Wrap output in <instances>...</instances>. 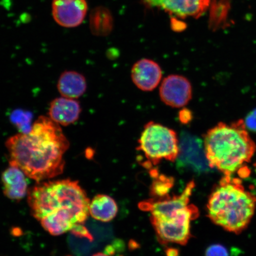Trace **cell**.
I'll use <instances>...</instances> for the list:
<instances>
[{
    "label": "cell",
    "mask_w": 256,
    "mask_h": 256,
    "mask_svg": "<svg viewBox=\"0 0 256 256\" xmlns=\"http://www.w3.org/2000/svg\"><path fill=\"white\" fill-rule=\"evenodd\" d=\"M206 256H229L228 252L224 246L220 244H213L206 250Z\"/></svg>",
    "instance_id": "21"
},
{
    "label": "cell",
    "mask_w": 256,
    "mask_h": 256,
    "mask_svg": "<svg viewBox=\"0 0 256 256\" xmlns=\"http://www.w3.org/2000/svg\"><path fill=\"white\" fill-rule=\"evenodd\" d=\"M57 88L62 97L78 98L87 90V82L84 76L78 72H64L58 82Z\"/></svg>",
    "instance_id": "15"
},
{
    "label": "cell",
    "mask_w": 256,
    "mask_h": 256,
    "mask_svg": "<svg viewBox=\"0 0 256 256\" xmlns=\"http://www.w3.org/2000/svg\"><path fill=\"white\" fill-rule=\"evenodd\" d=\"M245 124L249 130L256 131V110L248 115Z\"/></svg>",
    "instance_id": "22"
},
{
    "label": "cell",
    "mask_w": 256,
    "mask_h": 256,
    "mask_svg": "<svg viewBox=\"0 0 256 256\" xmlns=\"http://www.w3.org/2000/svg\"><path fill=\"white\" fill-rule=\"evenodd\" d=\"M116 202L106 194H98L90 202L89 213L94 219L104 222H110L116 216Z\"/></svg>",
    "instance_id": "16"
},
{
    "label": "cell",
    "mask_w": 256,
    "mask_h": 256,
    "mask_svg": "<svg viewBox=\"0 0 256 256\" xmlns=\"http://www.w3.org/2000/svg\"><path fill=\"white\" fill-rule=\"evenodd\" d=\"M179 142L177 133L174 130L151 121L144 127L138 150L152 165L158 164L164 160L174 162L178 158Z\"/></svg>",
    "instance_id": "5"
},
{
    "label": "cell",
    "mask_w": 256,
    "mask_h": 256,
    "mask_svg": "<svg viewBox=\"0 0 256 256\" xmlns=\"http://www.w3.org/2000/svg\"><path fill=\"white\" fill-rule=\"evenodd\" d=\"M204 146L210 168L224 176H232L250 161L256 146L247 131L244 121L219 123L208 130Z\"/></svg>",
    "instance_id": "3"
},
{
    "label": "cell",
    "mask_w": 256,
    "mask_h": 256,
    "mask_svg": "<svg viewBox=\"0 0 256 256\" xmlns=\"http://www.w3.org/2000/svg\"><path fill=\"white\" fill-rule=\"evenodd\" d=\"M70 232L76 238H85L90 241H94V236H92L88 228L82 225V224H76Z\"/></svg>",
    "instance_id": "20"
},
{
    "label": "cell",
    "mask_w": 256,
    "mask_h": 256,
    "mask_svg": "<svg viewBox=\"0 0 256 256\" xmlns=\"http://www.w3.org/2000/svg\"><path fill=\"white\" fill-rule=\"evenodd\" d=\"M92 256H110V254H104V252H98Z\"/></svg>",
    "instance_id": "24"
},
{
    "label": "cell",
    "mask_w": 256,
    "mask_h": 256,
    "mask_svg": "<svg viewBox=\"0 0 256 256\" xmlns=\"http://www.w3.org/2000/svg\"><path fill=\"white\" fill-rule=\"evenodd\" d=\"M199 215L198 208L190 204L170 219L165 220H151V222L162 244L176 243L185 245L191 238L190 222Z\"/></svg>",
    "instance_id": "6"
},
{
    "label": "cell",
    "mask_w": 256,
    "mask_h": 256,
    "mask_svg": "<svg viewBox=\"0 0 256 256\" xmlns=\"http://www.w3.org/2000/svg\"><path fill=\"white\" fill-rule=\"evenodd\" d=\"M10 233L12 236H20L23 234V231L18 227H14L11 229Z\"/></svg>",
    "instance_id": "23"
},
{
    "label": "cell",
    "mask_w": 256,
    "mask_h": 256,
    "mask_svg": "<svg viewBox=\"0 0 256 256\" xmlns=\"http://www.w3.org/2000/svg\"><path fill=\"white\" fill-rule=\"evenodd\" d=\"M256 198L241 180L224 176L211 193L207 204L208 216L226 231L239 234L254 216Z\"/></svg>",
    "instance_id": "4"
},
{
    "label": "cell",
    "mask_w": 256,
    "mask_h": 256,
    "mask_svg": "<svg viewBox=\"0 0 256 256\" xmlns=\"http://www.w3.org/2000/svg\"></svg>",
    "instance_id": "25"
},
{
    "label": "cell",
    "mask_w": 256,
    "mask_h": 256,
    "mask_svg": "<svg viewBox=\"0 0 256 256\" xmlns=\"http://www.w3.org/2000/svg\"><path fill=\"white\" fill-rule=\"evenodd\" d=\"M159 94L162 101L174 108L188 104L192 98V87L190 80L180 75H170L162 80Z\"/></svg>",
    "instance_id": "9"
},
{
    "label": "cell",
    "mask_w": 256,
    "mask_h": 256,
    "mask_svg": "<svg viewBox=\"0 0 256 256\" xmlns=\"http://www.w3.org/2000/svg\"><path fill=\"white\" fill-rule=\"evenodd\" d=\"M87 0H53L54 20L60 26L72 28L82 23L88 14Z\"/></svg>",
    "instance_id": "10"
},
{
    "label": "cell",
    "mask_w": 256,
    "mask_h": 256,
    "mask_svg": "<svg viewBox=\"0 0 256 256\" xmlns=\"http://www.w3.org/2000/svg\"><path fill=\"white\" fill-rule=\"evenodd\" d=\"M162 70L158 63L150 59H142L134 64L131 78L138 88L144 92L154 90L162 78Z\"/></svg>",
    "instance_id": "12"
},
{
    "label": "cell",
    "mask_w": 256,
    "mask_h": 256,
    "mask_svg": "<svg viewBox=\"0 0 256 256\" xmlns=\"http://www.w3.org/2000/svg\"><path fill=\"white\" fill-rule=\"evenodd\" d=\"M91 30L95 34L104 35L110 28V15L106 10L98 8L92 12L90 20Z\"/></svg>",
    "instance_id": "17"
},
{
    "label": "cell",
    "mask_w": 256,
    "mask_h": 256,
    "mask_svg": "<svg viewBox=\"0 0 256 256\" xmlns=\"http://www.w3.org/2000/svg\"><path fill=\"white\" fill-rule=\"evenodd\" d=\"M33 114L30 111L18 108L12 112L10 121L17 128L19 133L28 134L30 132L33 126Z\"/></svg>",
    "instance_id": "18"
},
{
    "label": "cell",
    "mask_w": 256,
    "mask_h": 256,
    "mask_svg": "<svg viewBox=\"0 0 256 256\" xmlns=\"http://www.w3.org/2000/svg\"><path fill=\"white\" fill-rule=\"evenodd\" d=\"M144 2L152 8L164 10L178 17L198 18L206 11L210 0H144Z\"/></svg>",
    "instance_id": "11"
},
{
    "label": "cell",
    "mask_w": 256,
    "mask_h": 256,
    "mask_svg": "<svg viewBox=\"0 0 256 256\" xmlns=\"http://www.w3.org/2000/svg\"><path fill=\"white\" fill-rule=\"evenodd\" d=\"M25 176L20 168L12 166L2 172L3 192L8 199L18 201L27 194L28 184Z\"/></svg>",
    "instance_id": "14"
},
{
    "label": "cell",
    "mask_w": 256,
    "mask_h": 256,
    "mask_svg": "<svg viewBox=\"0 0 256 256\" xmlns=\"http://www.w3.org/2000/svg\"><path fill=\"white\" fill-rule=\"evenodd\" d=\"M194 186V182L191 181L180 194L159 200H144L139 204V208L151 213V220H168L177 216L190 204V198Z\"/></svg>",
    "instance_id": "7"
},
{
    "label": "cell",
    "mask_w": 256,
    "mask_h": 256,
    "mask_svg": "<svg viewBox=\"0 0 256 256\" xmlns=\"http://www.w3.org/2000/svg\"><path fill=\"white\" fill-rule=\"evenodd\" d=\"M5 146L10 166L40 182L62 174L66 165L64 156L70 142L59 124L50 117L40 116L30 132L10 137Z\"/></svg>",
    "instance_id": "1"
},
{
    "label": "cell",
    "mask_w": 256,
    "mask_h": 256,
    "mask_svg": "<svg viewBox=\"0 0 256 256\" xmlns=\"http://www.w3.org/2000/svg\"><path fill=\"white\" fill-rule=\"evenodd\" d=\"M82 108L75 99L58 98L51 102L49 117L60 126H66L75 123L79 119Z\"/></svg>",
    "instance_id": "13"
},
{
    "label": "cell",
    "mask_w": 256,
    "mask_h": 256,
    "mask_svg": "<svg viewBox=\"0 0 256 256\" xmlns=\"http://www.w3.org/2000/svg\"><path fill=\"white\" fill-rule=\"evenodd\" d=\"M152 174L155 176V180L152 182L151 188V194L152 199H162L169 196L168 193L174 184V180L170 177L163 175H158L156 172Z\"/></svg>",
    "instance_id": "19"
},
{
    "label": "cell",
    "mask_w": 256,
    "mask_h": 256,
    "mask_svg": "<svg viewBox=\"0 0 256 256\" xmlns=\"http://www.w3.org/2000/svg\"><path fill=\"white\" fill-rule=\"evenodd\" d=\"M32 216L50 234L71 231L87 220L90 204L78 182L71 179L38 182L28 192Z\"/></svg>",
    "instance_id": "2"
},
{
    "label": "cell",
    "mask_w": 256,
    "mask_h": 256,
    "mask_svg": "<svg viewBox=\"0 0 256 256\" xmlns=\"http://www.w3.org/2000/svg\"><path fill=\"white\" fill-rule=\"evenodd\" d=\"M191 134L184 133L179 142L177 158L179 168L190 170L196 174L210 170V166L204 152V143Z\"/></svg>",
    "instance_id": "8"
}]
</instances>
